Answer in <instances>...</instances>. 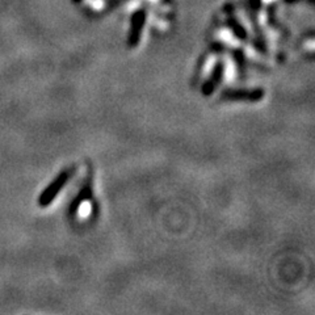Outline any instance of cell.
I'll use <instances>...</instances> for the list:
<instances>
[{"label":"cell","instance_id":"7a4b0ae2","mask_svg":"<svg viewBox=\"0 0 315 315\" xmlns=\"http://www.w3.org/2000/svg\"><path fill=\"white\" fill-rule=\"evenodd\" d=\"M262 91H231L226 92L225 97L232 100H250V101H258L263 97Z\"/></svg>","mask_w":315,"mask_h":315},{"label":"cell","instance_id":"3957f363","mask_svg":"<svg viewBox=\"0 0 315 315\" xmlns=\"http://www.w3.org/2000/svg\"><path fill=\"white\" fill-rule=\"evenodd\" d=\"M222 76H224V67H222V66H217L214 72L210 75L209 80H208L205 83V86H204V90H202L206 96L210 95V93L216 90L218 83H220L221 79H222Z\"/></svg>","mask_w":315,"mask_h":315},{"label":"cell","instance_id":"6da1fadb","mask_svg":"<svg viewBox=\"0 0 315 315\" xmlns=\"http://www.w3.org/2000/svg\"><path fill=\"white\" fill-rule=\"evenodd\" d=\"M71 174V170L62 172L61 175L57 178V180H54L53 184H51V185L47 188V190H46L45 193H44V196H41V205H47L49 202L53 201L54 198H55V196L59 193V190L66 185V182L69 181Z\"/></svg>","mask_w":315,"mask_h":315}]
</instances>
